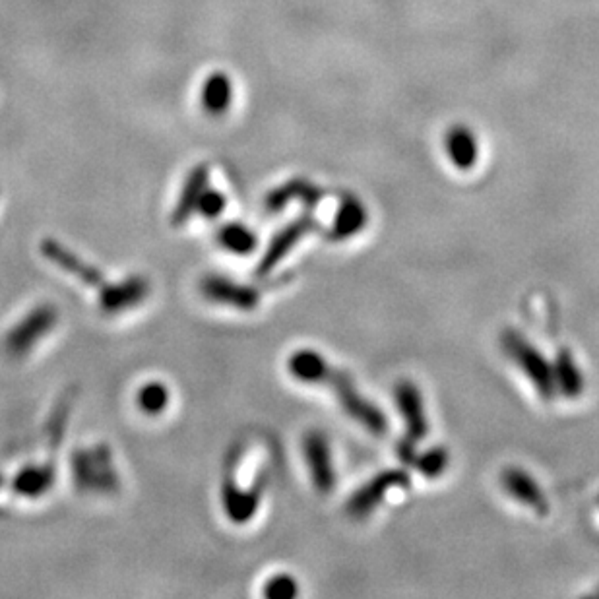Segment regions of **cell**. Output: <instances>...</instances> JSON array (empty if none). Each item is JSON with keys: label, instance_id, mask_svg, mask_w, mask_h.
Masks as SVG:
<instances>
[{"label": "cell", "instance_id": "6da1fadb", "mask_svg": "<svg viewBox=\"0 0 599 599\" xmlns=\"http://www.w3.org/2000/svg\"><path fill=\"white\" fill-rule=\"evenodd\" d=\"M501 346L506 355L516 363V367L534 384L537 394H541V398L547 402L553 400L557 394V386L553 377V365L547 361V357L514 328L503 330Z\"/></svg>", "mask_w": 599, "mask_h": 599}, {"label": "cell", "instance_id": "7a4b0ae2", "mask_svg": "<svg viewBox=\"0 0 599 599\" xmlns=\"http://www.w3.org/2000/svg\"><path fill=\"white\" fill-rule=\"evenodd\" d=\"M322 384H326L334 392L340 408L351 419H355L363 429H367L375 437H384L388 433L386 415L355 388L353 380L349 379L346 373L334 371L330 367V371H328V375H326V379Z\"/></svg>", "mask_w": 599, "mask_h": 599}, {"label": "cell", "instance_id": "3957f363", "mask_svg": "<svg viewBox=\"0 0 599 599\" xmlns=\"http://www.w3.org/2000/svg\"><path fill=\"white\" fill-rule=\"evenodd\" d=\"M408 485H410V475L402 470H386L377 473L371 481H367L347 499V514L353 518H365L379 508L382 499L390 493V489L408 487Z\"/></svg>", "mask_w": 599, "mask_h": 599}, {"label": "cell", "instance_id": "277c9868", "mask_svg": "<svg viewBox=\"0 0 599 599\" xmlns=\"http://www.w3.org/2000/svg\"><path fill=\"white\" fill-rule=\"evenodd\" d=\"M303 456L316 491L320 495L332 493L336 485V472H334L332 452L326 435L320 431H309L303 437Z\"/></svg>", "mask_w": 599, "mask_h": 599}, {"label": "cell", "instance_id": "5b68a950", "mask_svg": "<svg viewBox=\"0 0 599 599\" xmlns=\"http://www.w3.org/2000/svg\"><path fill=\"white\" fill-rule=\"evenodd\" d=\"M394 400L396 406L404 417L406 423V439L404 444H417L421 439L427 437L429 433V421L425 415V404L419 388L411 380H402L396 384L394 390Z\"/></svg>", "mask_w": 599, "mask_h": 599}, {"label": "cell", "instance_id": "8992f818", "mask_svg": "<svg viewBox=\"0 0 599 599\" xmlns=\"http://www.w3.org/2000/svg\"><path fill=\"white\" fill-rule=\"evenodd\" d=\"M501 485L514 501L532 508L536 514L545 516L549 512V501L536 479L520 468H506L501 473Z\"/></svg>", "mask_w": 599, "mask_h": 599}, {"label": "cell", "instance_id": "52a82bcc", "mask_svg": "<svg viewBox=\"0 0 599 599\" xmlns=\"http://www.w3.org/2000/svg\"><path fill=\"white\" fill-rule=\"evenodd\" d=\"M202 291L210 301L221 303L225 307L239 309V311H253L260 303V293L254 287L235 284V282H231L227 278H220V276L206 278L202 284Z\"/></svg>", "mask_w": 599, "mask_h": 599}, {"label": "cell", "instance_id": "ba28073f", "mask_svg": "<svg viewBox=\"0 0 599 599\" xmlns=\"http://www.w3.org/2000/svg\"><path fill=\"white\" fill-rule=\"evenodd\" d=\"M55 311L53 309H37L32 315L24 318L6 340V347L14 355H26L30 347L35 346L41 340V334H47L55 324Z\"/></svg>", "mask_w": 599, "mask_h": 599}, {"label": "cell", "instance_id": "9c48e42d", "mask_svg": "<svg viewBox=\"0 0 599 599\" xmlns=\"http://www.w3.org/2000/svg\"><path fill=\"white\" fill-rule=\"evenodd\" d=\"M316 223L311 218H301V220L293 221L289 223L285 229H282L272 245L268 247V251L264 254L262 262L258 264V274L260 276H268L282 260L285 258V254L289 253L305 235H309L313 229H315Z\"/></svg>", "mask_w": 599, "mask_h": 599}, {"label": "cell", "instance_id": "30bf717a", "mask_svg": "<svg viewBox=\"0 0 599 599\" xmlns=\"http://www.w3.org/2000/svg\"><path fill=\"white\" fill-rule=\"evenodd\" d=\"M287 371L291 377L303 384H322L330 365L315 349H299L287 361Z\"/></svg>", "mask_w": 599, "mask_h": 599}, {"label": "cell", "instance_id": "8fae6325", "mask_svg": "<svg viewBox=\"0 0 599 599\" xmlns=\"http://www.w3.org/2000/svg\"><path fill=\"white\" fill-rule=\"evenodd\" d=\"M553 377L557 392L567 396L570 400H576L584 392V377L578 369V363L574 361V355L568 349H561L555 357L553 365Z\"/></svg>", "mask_w": 599, "mask_h": 599}, {"label": "cell", "instance_id": "7c38bea8", "mask_svg": "<svg viewBox=\"0 0 599 599\" xmlns=\"http://www.w3.org/2000/svg\"><path fill=\"white\" fill-rule=\"evenodd\" d=\"M202 107L210 115H221L229 109L231 99H233V84L231 78L223 72H214L206 78L202 86Z\"/></svg>", "mask_w": 599, "mask_h": 599}, {"label": "cell", "instance_id": "4fadbf2b", "mask_svg": "<svg viewBox=\"0 0 599 599\" xmlns=\"http://www.w3.org/2000/svg\"><path fill=\"white\" fill-rule=\"evenodd\" d=\"M206 187H208V167L202 163V165L192 169L185 187L181 190L179 202H177L175 212H173V221L175 223L189 220L190 216L196 212V202H198L202 190Z\"/></svg>", "mask_w": 599, "mask_h": 599}, {"label": "cell", "instance_id": "5bb4252c", "mask_svg": "<svg viewBox=\"0 0 599 599\" xmlns=\"http://www.w3.org/2000/svg\"><path fill=\"white\" fill-rule=\"evenodd\" d=\"M367 223V212L363 208V204L355 198H346L336 214V220L332 225V235L336 239H349L353 235H357Z\"/></svg>", "mask_w": 599, "mask_h": 599}, {"label": "cell", "instance_id": "9a60e30c", "mask_svg": "<svg viewBox=\"0 0 599 599\" xmlns=\"http://www.w3.org/2000/svg\"><path fill=\"white\" fill-rule=\"evenodd\" d=\"M218 243L233 254H251L258 245L256 235L243 223H225L218 233Z\"/></svg>", "mask_w": 599, "mask_h": 599}, {"label": "cell", "instance_id": "2e32d148", "mask_svg": "<svg viewBox=\"0 0 599 599\" xmlns=\"http://www.w3.org/2000/svg\"><path fill=\"white\" fill-rule=\"evenodd\" d=\"M448 156L458 169H472L477 159L475 140L468 130H454L448 138Z\"/></svg>", "mask_w": 599, "mask_h": 599}, {"label": "cell", "instance_id": "e0dca14e", "mask_svg": "<svg viewBox=\"0 0 599 599\" xmlns=\"http://www.w3.org/2000/svg\"><path fill=\"white\" fill-rule=\"evenodd\" d=\"M136 400L146 415H161L169 406V390L161 382H150L138 390Z\"/></svg>", "mask_w": 599, "mask_h": 599}, {"label": "cell", "instance_id": "ac0fdd59", "mask_svg": "<svg viewBox=\"0 0 599 599\" xmlns=\"http://www.w3.org/2000/svg\"><path fill=\"white\" fill-rule=\"evenodd\" d=\"M448 450L442 446H435L431 450H427L425 454H415L413 458V466L423 473L427 479H437L448 468Z\"/></svg>", "mask_w": 599, "mask_h": 599}, {"label": "cell", "instance_id": "d6986e66", "mask_svg": "<svg viewBox=\"0 0 599 599\" xmlns=\"http://www.w3.org/2000/svg\"><path fill=\"white\" fill-rule=\"evenodd\" d=\"M297 594H299V584H297V580H295L293 576H289V574H276V576H272V578L266 582L264 590H262V596H264V598L272 599L295 598Z\"/></svg>", "mask_w": 599, "mask_h": 599}, {"label": "cell", "instance_id": "ffe728a7", "mask_svg": "<svg viewBox=\"0 0 599 599\" xmlns=\"http://www.w3.org/2000/svg\"><path fill=\"white\" fill-rule=\"evenodd\" d=\"M227 206V200L225 196L218 192V190L206 189L202 190L198 202H196V212L194 214H200L202 218L206 220H216L220 218Z\"/></svg>", "mask_w": 599, "mask_h": 599}]
</instances>
